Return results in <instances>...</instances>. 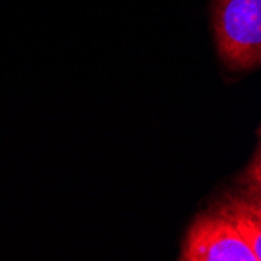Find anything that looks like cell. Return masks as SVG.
Wrapping results in <instances>:
<instances>
[{
    "mask_svg": "<svg viewBox=\"0 0 261 261\" xmlns=\"http://www.w3.org/2000/svg\"><path fill=\"white\" fill-rule=\"evenodd\" d=\"M259 193L249 194H230L215 208L224 218H227L233 227L249 244L258 261L261 259V208Z\"/></svg>",
    "mask_w": 261,
    "mask_h": 261,
    "instance_id": "3957f363",
    "label": "cell"
},
{
    "mask_svg": "<svg viewBox=\"0 0 261 261\" xmlns=\"http://www.w3.org/2000/svg\"><path fill=\"white\" fill-rule=\"evenodd\" d=\"M181 261H258L249 244L216 210L200 215L183 241Z\"/></svg>",
    "mask_w": 261,
    "mask_h": 261,
    "instance_id": "7a4b0ae2",
    "label": "cell"
},
{
    "mask_svg": "<svg viewBox=\"0 0 261 261\" xmlns=\"http://www.w3.org/2000/svg\"><path fill=\"white\" fill-rule=\"evenodd\" d=\"M211 22L218 52L231 70L261 63V0H211Z\"/></svg>",
    "mask_w": 261,
    "mask_h": 261,
    "instance_id": "6da1fadb",
    "label": "cell"
}]
</instances>
